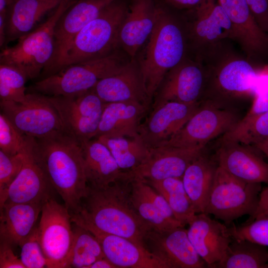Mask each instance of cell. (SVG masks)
<instances>
[{"label":"cell","mask_w":268,"mask_h":268,"mask_svg":"<svg viewBox=\"0 0 268 268\" xmlns=\"http://www.w3.org/2000/svg\"><path fill=\"white\" fill-rule=\"evenodd\" d=\"M131 180L118 181L103 188L88 186L78 212L70 214L72 223L123 237L145 247V238L152 229L133 205Z\"/></svg>","instance_id":"obj_1"},{"label":"cell","mask_w":268,"mask_h":268,"mask_svg":"<svg viewBox=\"0 0 268 268\" xmlns=\"http://www.w3.org/2000/svg\"><path fill=\"white\" fill-rule=\"evenodd\" d=\"M32 154L71 214L78 212L88 185L81 143L65 131L34 138Z\"/></svg>","instance_id":"obj_2"},{"label":"cell","mask_w":268,"mask_h":268,"mask_svg":"<svg viewBox=\"0 0 268 268\" xmlns=\"http://www.w3.org/2000/svg\"><path fill=\"white\" fill-rule=\"evenodd\" d=\"M147 41L137 61L150 101L166 74L187 56V37L182 19L158 5L156 22Z\"/></svg>","instance_id":"obj_3"},{"label":"cell","mask_w":268,"mask_h":268,"mask_svg":"<svg viewBox=\"0 0 268 268\" xmlns=\"http://www.w3.org/2000/svg\"><path fill=\"white\" fill-rule=\"evenodd\" d=\"M206 81L201 102L231 109L238 101L254 96L258 90L260 69L229 44L202 63Z\"/></svg>","instance_id":"obj_4"},{"label":"cell","mask_w":268,"mask_h":268,"mask_svg":"<svg viewBox=\"0 0 268 268\" xmlns=\"http://www.w3.org/2000/svg\"><path fill=\"white\" fill-rule=\"evenodd\" d=\"M76 0H62L44 22L20 38L14 46L1 49L0 64L16 68L28 79L41 75L54 55L56 24Z\"/></svg>","instance_id":"obj_5"},{"label":"cell","mask_w":268,"mask_h":268,"mask_svg":"<svg viewBox=\"0 0 268 268\" xmlns=\"http://www.w3.org/2000/svg\"><path fill=\"white\" fill-rule=\"evenodd\" d=\"M128 9L123 0H114L105 7L76 36L60 69L116 52L119 46V31Z\"/></svg>","instance_id":"obj_6"},{"label":"cell","mask_w":268,"mask_h":268,"mask_svg":"<svg viewBox=\"0 0 268 268\" xmlns=\"http://www.w3.org/2000/svg\"><path fill=\"white\" fill-rule=\"evenodd\" d=\"M187 11L188 18L182 21L187 37V55L203 63L229 44L231 23L217 0H204Z\"/></svg>","instance_id":"obj_7"},{"label":"cell","mask_w":268,"mask_h":268,"mask_svg":"<svg viewBox=\"0 0 268 268\" xmlns=\"http://www.w3.org/2000/svg\"><path fill=\"white\" fill-rule=\"evenodd\" d=\"M127 62L117 51L107 56L67 66L40 79L30 92L47 96H67L92 89L101 79L117 72Z\"/></svg>","instance_id":"obj_8"},{"label":"cell","mask_w":268,"mask_h":268,"mask_svg":"<svg viewBox=\"0 0 268 268\" xmlns=\"http://www.w3.org/2000/svg\"><path fill=\"white\" fill-rule=\"evenodd\" d=\"M261 183H249L232 175L218 166L204 212L229 223L256 210Z\"/></svg>","instance_id":"obj_9"},{"label":"cell","mask_w":268,"mask_h":268,"mask_svg":"<svg viewBox=\"0 0 268 268\" xmlns=\"http://www.w3.org/2000/svg\"><path fill=\"white\" fill-rule=\"evenodd\" d=\"M240 120L234 109L201 102L183 128L160 146L203 149L210 141L231 130Z\"/></svg>","instance_id":"obj_10"},{"label":"cell","mask_w":268,"mask_h":268,"mask_svg":"<svg viewBox=\"0 0 268 268\" xmlns=\"http://www.w3.org/2000/svg\"><path fill=\"white\" fill-rule=\"evenodd\" d=\"M71 223L70 213L65 205L53 198L44 202L37 233L47 268H66L73 241Z\"/></svg>","instance_id":"obj_11"},{"label":"cell","mask_w":268,"mask_h":268,"mask_svg":"<svg viewBox=\"0 0 268 268\" xmlns=\"http://www.w3.org/2000/svg\"><path fill=\"white\" fill-rule=\"evenodd\" d=\"M0 109L24 135L39 138L65 131L60 116L47 95L30 92L20 102L0 101Z\"/></svg>","instance_id":"obj_12"},{"label":"cell","mask_w":268,"mask_h":268,"mask_svg":"<svg viewBox=\"0 0 268 268\" xmlns=\"http://www.w3.org/2000/svg\"><path fill=\"white\" fill-rule=\"evenodd\" d=\"M47 96L66 133L80 142L94 138L105 103L92 89L71 95Z\"/></svg>","instance_id":"obj_13"},{"label":"cell","mask_w":268,"mask_h":268,"mask_svg":"<svg viewBox=\"0 0 268 268\" xmlns=\"http://www.w3.org/2000/svg\"><path fill=\"white\" fill-rule=\"evenodd\" d=\"M228 16L231 40L239 46L244 56L258 68L268 65V33L255 19L246 0H217Z\"/></svg>","instance_id":"obj_14"},{"label":"cell","mask_w":268,"mask_h":268,"mask_svg":"<svg viewBox=\"0 0 268 268\" xmlns=\"http://www.w3.org/2000/svg\"><path fill=\"white\" fill-rule=\"evenodd\" d=\"M114 0H76L65 11L56 24L54 55L49 65L42 72L41 78L60 70L76 36Z\"/></svg>","instance_id":"obj_15"},{"label":"cell","mask_w":268,"mask_h":268,"mask_svg":"<svg viewBox=\"0 0 268 268\" xmlns=\"http://www.w3.org/2000/svg\"><path fill=\"white\" fill-rule=\"evenodd\" d=\"M205 81L203 64L187 55L165 75L156 94L153 109L169 101L201 103Z\"/></svg>","instance_id":"obj_16"},{"label":"cell","mask_w":268,"mask_h":268,"mask_svg":"<svg viewBox=\"0 0 268 268\" xmlns=\"http://www.w3.org/2000/svg\"><path fill=\"white\" fill-rule=\"evenodd\" d=\"M144 243L145 247L169 268L207 267L190 241L185 226L162 232L152 229Z\"/></svg>","instance_id":"obj_17"},{"label":"cell","mask_w":268,"mask_h":268,"mask_svg":"<svg viewBox=\"0 0 268 268\" xmlns=\"http://www.w3.org/2000/svg\"><path fill=\"white\" fill-rule=\"evenodd\" d=\"M200 105L169 101L153 109L140 125L139 136L148 148L161 145L183 128Z\"/></svg>","instance_id":"obj_18"},{"label":"cell","mask_w":268,"mask_h":268,"mask_svg":"<svg viewBox=\"0 0 268 268\" xmlns=\"http://www.w3.org/2000/svg\"><path fill=\"white\" fill-rule=\"evenodd\" d=\"M204 149L165 145L149 148L145 158L129 173L132 178L145 180L182 178L188 166Z\"/></svg>","instance_id":"obj_19"},{"label":"cell","mask_w":268,"mask_h":268,"mask_svg":"<svg viewBox=\"0 0 268 268\" xmlns=\"http://www.w3.org/2000/svg\"><path fill=\"white\" fill-rule=\"evenodd\" d=\"M250 145L221 139L214 158L218 166L249 183L268 185V163Z\"/></svg>","instance_id":"obj_20"},{"label":"cell","mask_w":268,"mask_h":268,"mask_svg":"<svg viewBox=\"0 0 268 268\" xmlns=\"http://www.w3.org/2000/svg\"><path fill=\"white\" fill-rule=\"evenodd\" d=\"M188 225L190 241L207 267L212 268L223 258L232 240L229 228L205 213H197Z\"/></svg>","instance_id":"obj_21"},{"label":"cell","mask_w":268,"mask_h":268,"mask_svg":"<svg viewBox=\"0 0 268 268\" xmlns=\"http://www.w3.org/2000/svg\"><path fill=\"white\" fill-rule=\"evenodd\" d=\"M82 227L95 236L105 257L117 268H169L146 248L127 238L104 232L92 227Z\"/></svg>","instance_id":"obj_22"},{"label":"cell","mask_w":268,"mask_h":268,"mask_svg":"<svg viewBox=\"0 0 268 268\" xmlns=\"http://www.w3.org/2000/svg\"><path fill=\"white\" fill-rule=\"evenodd\" d=\"M92 89L105 103L136 101L147 105L150 103L135 58L115 73L100 80Z\"/></svg>","instance_id":"obj_23"},{"label":"cell","mask_w":268,"mask_h":268,"mask_svg":"<svg viewBox=\"0 0 268 268\" xmlns=\"http://www.w3.org/2000/svg\"><path fill=\"white\" fill-rule=\"evenodd\" d=\"M158 5L154 0H132L119 35V46L134 58L147 41L156 23Z\"/></svg>","instance_id":"obj_24"},{"label":"cell","mask_w":268,"mask_h":268,"mask_svg":"<svg viewBox=\"0 0 268 268\" xmlns=\"http://www.w3.org/2000/svg\"><path fill=\"white\" fill-rule=\"evenodd\" d=\"M131 200L138 214L152 230L162 232L184 226L165 198L144 180L132 179Z\"/></svg>","instance_id":"obj_25"},{"label":"cell","mask_w":268,"mask_h":268,"mask_svg":"<svg viewBox=\"0 0 268 268\" xmlns=\"http://www.w3.org/2000/svg\"><path fill=\"white\" fill-rule=\"evenodd\" d=\"M34 138L25 152L22 169L8 189L4 204L44 203L53 198L54 189L32 154Z\"/></svg>","instance_id":"obj_26"},{"label":"cell","mask_w":268,"mask_h":268,"mask_svg":"<svg viewBox=\"0 0 268 268\" xmlns=\"http://www.w3.org/2000/svg\"><path fill=\"white\" fill-rule=\"evenodd\" d=\"M80 143L89 186L103 188L118 181L132 179L129 172L120 168L109 149L98 138Z\"/></svg>","instance_id":"obj_27"},{"label":"cell","mask_w":268,"mask_h":268,"mask_svg":"<svg viewBox=\"0 0 268 268\" xmlns=\"http://www.w3.org/2000/svg\"><path fill=\"white\" fill-rule=\"evenodd\" d=\"M147 106L136 101L105 103L94 138L133 137L139 135L140 122Z\"/></svg>","instance_id":"obj_28"},{"label":"cell","mask_w":268,"mask_h":268,"mask_svg":"<svg viewBox=\"0 0 268 268\" xmlns=\"http://www.w3.org/2000/svg\"><path fill=\"white\" fill-rule=\"evenodd\" d=\"M43 204H4L0 207V241L20 246L36 228Z\"/></svg>","instance_id":"obj_29"},{"label":"cell","mask_w":268,"mask_h":268,"mask_svg":"<svg viewBox=\"0 0 268 268\" xmlns=\"http://www.w3.org/2000/svg\"><path fill=\"white\" fill-rule=\"evenodd\" d=\"M62 1L15 0L7 11L4 47L32 31L42 18L54 10Z\"/></svg>","instance_id":"obj_30"},{"label":"cell","mask_w":268,"mask_h":268,"mask_svg":"<svg viewBox=\"0 0 268 268\" xmlns=\"http://www.w3.org/2000/svg\"><path fill=\"white\" fill-rule=\"evenodd\" d=\"M218 164L204 149L190 163L182 180L196 213H204Z\"/></svg>","instance_id":"obj_31"},{"label":"cell","mask_w":268,"mask_h":268,"mask_svg":"<svg viewBox=\"0 0 268 268\" xmlns=\"http://www.w3.org/2000/svg\"><path fill=\"white\" fill-rule=\"evenodd\" d=\"M212 268H268V250L251 241L233 238L223 258Z\"/></svg>","instance_id":"obj_32"},{"label":"cell","mask_w":268,"mask_h":268,"mask_svg":"<svg viewBox=\"0 0 268 268\" xmlns=\"http://www.w3.org/2000/svg\"><path fill=\"white\" fill-rule=\"evenodd\" d=\"M143 180L165 198L175 218L183 226L188 225L197 213L184 188L182 178Z\"/></svg>","instance_id":"obj_33"},{"label":"cell","mask_w":268,"mask_h":268,"mask_svg":"<svg viewBox=\"0 0 268 268\" xmlns=\"http://www.w3.org/2000/svg\"><path fill=\"white\" fill-rule=\"evenodd\" d=\"M98 138L109 149L121 169L130 171L137 167L146 157L148 148L139 135L135 137Z\"/></svg>","instance_id":"obj_34"},{"label":"cell","mask_w":268,"mask_h":268,"mask_svg":"<svg viewBox=\"0 0 268 268\" xmlns=\"http://www.w3.org/2000/svg\"><path fill=\"white\" fill-rule=\"evenodd\" d=\"M73 224V241L66 268H89L96 261L105 257L104 254L98 241L90 231Z\"/></svg>","instance_id":"obj_35"},{"label":"cell","mask_w":268,"mask_h":268,"mask_svg":"<svg viewBox=\"0 0 268 268\" xmlns=\"http://www.w3.org/2000/svg\"><path fill=\"white\" fill-rule=\"evenodd\" d=\"M268 137V110L247 119H241L221 139L253 146Z\"/></svg>","instance_id":"obj_36"},{"label":"cell","mask_w":268,"mask_h":268,"mask_svg":"<svg viewBox=\"0 0 268 268\" xmlns=\"http://www.w3.org/2000/svg\"><path fill=\"white\" fill-rule=\"evenodd\" d=\"M25 74L16 68L0 64V101H23L27 96Z\"/></svg>","instance_id":"obj_37"},{"label":"cell","mask_w":268,"mask_h":268,"mask_svg":"<svg viewBox=\"0 0 268 268\" xmlns=\"http://www.w3.org/2000/svg\"><path fill=\"white\" fill-rule=\"evenodd\" d=\"M33 137L22 134L2 112L0 114V150L15 155L24 153Z\"/></svg>","instance_id":"obj_38"},{"label":"cell","mask_w":268,"mask_h":268,"mask_svg":"<svg viewBox=\"0 0 268 268\" xmlns=\"http://www.w3.org/2000/svg\"><path fill=\"white\" fill-rule=\"evenodd\" d=\"M25 152L15 155L0 150V207L4 204L8 189L24 165Z\"/></svg>","instance_id":"obj_39"},{"label":"cell","mask_w":268,"mask_h":268,"mask_svg":"<svg viewBox=\"0 0 268 268\" xmlns=\"http://www.w3.org/2000/svg\"><path fill=\"white\" fill-rule=\"evenodd\" d=\"M232 238L245 239L268 246V214L255 218L241 226L229 228Z\"/></svg>","instance_id":"obj_40"},{"label":"cell","mask_w":268,"mask_h":268,"mask_svg":"<svg viewBox=\"0 0 268 268\" xmlns=\"http://www.w3.org/2000/svg\"><path fill=\"white\" fill-rule=\"evenodd\" d=\"M19 247L20 259L25 268H47V260L38 239L37 227Z\"/></svg>","instance_id":"obj_41"},{"label":"cell","mask_w":268,"mask_h":268,"mask_svg":"<svg viewBox=\"0 0 268 268\" xmlns=\"http://www.w3.org/2000/svg\"><path fill=\"white\" fill-rule=\"evenodd\" d=\"M258 24L268 33V0H246Z\"/></svg>","instance_id":"obj_42"},{"label":"cell","mask_w":268,"mask_h":268,"mask_svg":"<svg viewBox=\"0 0 268 268\" xmlns=\"http://www.w3.org/2000/svg\"><path fill=\"white\" fill-rule=\"evenodd\" d=\"M12 247L7 242L0 241V268H25L20 259L14 254Z\"/></svg>","instance_id":"obj_43"},{"label":"cell","mask_w":268,"mask_h":268,"mask_svg":"<svg viewBox=\"0 0 268 268\" xmlns=\"http://www.w3.org/2000/svg\"><path fill=\"white\" fill-rule=\"evenodd\" d=\"M267 214H268V185L262 189L256 210L254 214L250 216L248 222L258 217Z\"/></svg>","instance_id":"obj_44"},{"label":"cell","mask_w":268,"mask_h":268,"mask_svg":"<svg viewBox=\"0 0 268 268\" xmlns=\"http://www.w3.org/2000/svg\"><path fill=\"white\" fill-rule=\"evenodd\" d=\"M204 0H164L172 8L179 10H190L200 5Z\"/></svg>","instance_id":"obj_45"},{"label":"cell","mask_w":268,"mask_h":268,"mask_svg":"<svg viewBox=\"0 0 268 268\" xmlns=\"http://www.w3.org/2000/svg\"><path fill=\"white\" fill-rule=\"evenodd\" d=\"M89 268H117V267L107 258L104 257L96 261L89 266Z\"/></svg>","instance_id":"obj_46"},{"label":"cell","mask_w":268,"mask_h":268,"mask_svg":"<svg viewBox=\"0 0 268 268\" xmlns=\"http://www.w3.org/2000/svg\"><path fill=\"white\" fill-rule=\"evenodd\" d=\"M253 146L268 157V137L258 142Z\"/></svg>","instance_id":"obj_47"},{"label":"cell","mask_w":268,"mask_h":268,"mask_svg":"<svg viewBox=\"0 0 268 268\" xmlns=\"http://www.w3.org/2000/svg\"><path fill=\"white\" fill-rule=\"evenodd\" d=\"M15 0H0V12H6Z\"/></svg>","instance_id":"obj_48"}]
</instances>
